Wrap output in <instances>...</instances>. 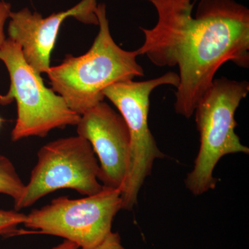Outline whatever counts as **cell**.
I'll return each instance as SVG.
<instances>
[{
	"instance_id": "6da1fadb",
	"label": "cell",
	"mask_w": 249,
	"mask_h": 249,
	"mask_svg": "<svg viewBox=\"0 0 249 249\" xmlns=\"http://www.w3.org/2000/svg\"><path fill=\"white\" fill-rule=\"evenodd\" d=\"M158 20L140 27L144 42L137 49L157 67H178L175 110L189 119L219 68L232 62L249 67V9L235 0H146Z\"/></svg>"
},
{
	"instance_id": "7a4b0ae2",
	"label": "cell",
	"mask_w": 249,
	"mask_h": 249,
	"mask_svg": "<svg viewBox=\"0 0 249 249\" xmlns=\"http://www.w3.org/2000/svg\"><path fill=\"white\" fill-rule=\"evenodd\" d=\"M95 13L99 32L89 50L78 57L67 55L46 73L52 89L80 116L104 101L103 91L109 85L144 76L137 50H124L113 39L106 4H98Z\"/></svg>"
},
{
	"instance_id": "3957f363",
	"label": "cell",
	"mask_w": 249,
	"mask_h": 249,
	"mask_svg": "<svg viewBox=\"0 0 249 249\" xmlns=\"http://www.w3.org/2000/svg\"><path fill=\"white\" fill-rule=\"evenodd\" d=\"M249 92L247 80L216 78L195 109L200 146L193 170L185 185L193 196H199L215 188L213 172L218 162L230 154L249 155V148L235 132L236 111Z\"/></svg>"
},
{
	"instance_id": "277c9868",
	"label": "cell",
	"mask_w": 249,
	"mask_h": 249,
	"mask_svg": "<svg viewBox=\"0 0 249 249\" xmlns=\"http://www.w3.org/2000/svg\"><path fill=\"white\" fill-rule=\"evenodd\" d=\"M0 60L9 71L11 85L0 104L17 103L18 117L11 132L13 142L29 137L44 138L53 129L76 125L80 116L72 111L65 100L44 84L40 73L26 62L20 45L6 39L0 49Z\"/></svg>"
},
{
	"instance_id": "5b68a950",
	"label": "cell",
	"mask_w": 249,
	"mask_h": 249,
	"mask_svg": "<svg viewBox=\"0 0 249 249\" xmlns=\"http://www.w3.org/2000/svg\"><path fill=\"white\" fill-rule=\"evenodd\" d=\"M179 76L175 72L145 81L121 82L103 90L107 98L124 118L130 135V160L128 174L122 189V210L132 211L138 202L139 192L146 178L151 175L154 163L165 155L159 148L149 128L150 96L162 85L178 88Z\"/></svg>"
},
{
	"instance_id": "8992f818",
	"label": "cell",
	"mask_w": 249,
	"mask_h": 249,
	"mask_svg": "<svg viewBox=\"0 0 249 249\" xmlns=\"http://www.w3.org/2000/svg\"><path fill=\"white\" fill-rule=\"evenodd\" d=\"M122 210L121 190L103 186L100 193L82 199L60 196L27 214L29 233L58 236L79 249H93L111 232L113 220Z\"/></svg>"
},
{
	"instance_id": "52a82bcc",
	"label": "cell",
	"mask_w": 249,
	"mask_h": 249,
	"mask_svg": "<svg viewBox=\"0 0 249 249\" xmlns=\"http://www.w3.org/2000/svg\"><path fill=\"white\" fill-rule=\"evenodd\" d=\"M37 155L30 179L20 199L14 204L16 211L30 207L60 189L75 190L86 196L103 189L98 180L99 163L91 144L83 137L77 135L49 142Z\"/></svg>"
},
{
	"instance_id": "ba28073f",
	"label": "cell",
	"mask_w": 249,
	"mask_h": 249,
	"mask_svg": "<svg viewBox=\"0 0 249 249\" xmlns=\"http://www.w3.org/2000/svg\"><path fill=\"white\" fill-rule=\"evenodd\" d=\"M77 134L88 140L99 160L98 180L104 187L122 189L129 171L131 140L119 113L104 101L80 116Z\"/></svg>"
},
{
	"instance_id": "9c48e42d",
	"label": "cell",
	"mask_w": 249,
	"mask_h": 249,
	"mask_svg": "<svg viewBox=\"0 0 249 249\" xmlns=\"http://www.w3.org/2000/svg\"><path fill=\"white\" fill-rule=\"evenodd\" d=\"M97 5L96 0H82L71 9L47 18L37 12H31L27 8L17 12L11 11L9 38L20 45L26 62L37 73H47L62 22L67 18L73 17L85 24L98 25L95 13Z\"/></svg>"
},
{
	"instance_id": "30bf717a",
	"label": "cell",
	"mask_w": 249,
	"mask_h": 249,
	"mask_svg": "<svg viewBox=\"0 0 249 249\" xmlns=\"http://www.w3.org/2000/svg\"><path fill=\"white\" fill-rule=\"evenodd\" d=\"M24 186L11 160L0 155V193L12 197L15 204L22 196Z\"/></svg>"
},
{
	"instance_id": "8fae6325",
	"label": "cell",
	"mask_w": 249,
	"mask_h": 249,
	"mask_svg": "<svg viewBox=\"0 0 249 249\" xmlns=\"http://www.w3.org/2000/svg\"><path fill=\"white\" fill-rule=\"evenodd\" d=\"M27 214L16 210L0 209V235L13 237L22 235L23 231L18 230V227L25 222Z\"/></svg>"
},
{
	"instance_id": "7c38bea8",
	"label": "cell",
	"mask_w": 249,
	"mask_h": 249,
	"mask_svg": "<svg viewBox=\"0 0 249 249\" xmlns=\"http://www.w3.org/2000/svg\"><path fill=\"white\" fill-rule=\"evenodd\" d=\"M11 13V4L0 0V49L6 39L4 34V26L6 20L9 19Z\"/></svg>"
},
{
	"instance_id": "4fadbf2b",
	"label": "cell",
	"mask_w": 249,
	"mask_h": 249,
	"mask_svg": "<svg viewBox=\"0 0 249 249\" xmlns=\"http://www.w3.org/2000/svg\"><path fill=\"white\" fill-rule=\"evenodd\" d=\"M93 249H125L121 244L120 235L111 231L99 245Z\"/></svg>"
},
{
	"instance_id": "5bb4252c",
	"label": "cell",
	"mask_w": 249,
	"mask_h": 249,
	"mask_svg": "<svg viewBox=\"0 0 249 249\" xmlns=\"http://www.w3.org/2000/svg\"><path fill=\"white\" fill-rule=\"evenodd\" d=\"M52 249H79V247L70 241L65 240L62 243L56 246Z\"/></svg>"
},
{
	"instance_id": "9a60e30c",
	"label": "cell",
	"mask_w": 249,
	"mask_h": 249,
	"mask_svg": "<svg viewBox=\"0 0 249 249\" xmlns=\"http://www.w3.org/2000/svg\"><path fill=\"white\" fill-rule=\"evenodd\" d=\"M2 122V119L0 118V124H1V123Z\"/></svg>"
}]
</instances>
